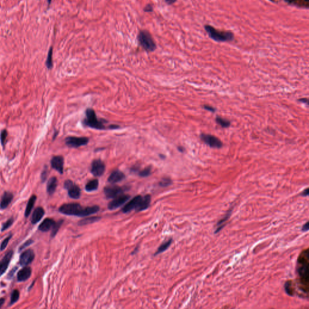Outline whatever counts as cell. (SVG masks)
Segmentation results:
<instances>
[{
  "label": "cell",
  "mask_w": 309,
  "mask_h": 309,
  "mask_svg": "<svg viewBox=\"0 0 309 309\" xmlns=\"http://www.w3.org/2000/svg\"><path fill=\"white\" fill-rule=\"evenodd\" d=\"M100 210L98 206H92L83 208L80 204L76 203L65 204L62 205L59 211L62 214L68 216H76L78 217H86L97 213Z\"/></svg>",
  "instance_id": "cell-1"
},
{
  "label": "cell",
  "mask_w": 309,
  "mask_h": 309,
  "mask_svg": "<svg viewBox=\"0 0 309 309\" xmlns=\"http://www.w3.org/2000/svg\"><path fill=\"white\" fill-rule=\"evenodd\" d=\"M297 272L300 278L299 283L301 286L299 289L307 295L308 290L304 286L308 288V251H304L298 258L297 264Z\"/></svg>",
  "instance_id": "cell-2"
},
{
  "label": "cell",
  "mask_w": 309,
  "mask_h": 309,
  "mask_svg": "<svg viewBox=\"0 0 309 309\" xmlns=\"http://www.w3.org/2000/svg\"><path fill=\"white\" fill-rule=\"evenodd\" d=\"M137 39L139 45L147 52H153L157 49V45L150 33L146 30L139 31Z\"/></svg>",
  "instance_id": "cell-3"
},
{
  "label": "cell",
  "mask_w": 309,
  "mask_h": 309,
  "mask_svg": "<svg viewBox=\"0 0 309 309\" xmlns=\"http://www.w3.org/2000/svg\"><path fill=\"white\" fill-rule=\"evenodd\" d=\"M205 29L209 36L217 42H225L232 41L234 38V35L228 32H220L216 30L211 26L207 25Z\"/></svg>",
  "instance_id": "cell-4"
},
{
  "label": "cell",
  "mask_w": 309,
  "mask_h": 309,
  "mask_svg": "<svg viewBox=\"0 0 309 309\" xmlns=\"http://www.w3.org/2000/svg\"><path fill=\"white\" fill-rule=\"evenodd\" d=\"M84 124L90 127L97 129H104L105 126L97 119L95 111L90 108L86 111V118L84 120Z\"/></svg>",
  "instance_id": "cell-5"
},
{
  "label": "cell",
  "mask_w": 309,
  "mask_h": 309,
  "mask_svg": "<svg viewBox=\"0 0 309 309\" xmlns=\"http://www.w3.org/2000/svg\"><path fill=\"white\" fill-rule=\"evenodd\" d=\"M89 142V139L86 137L69 136L65 139V144L67 146L73 148L86 145Z\"/></svg>",
  "instance_id": "cell-6"
},
{
  "label": "cell",
  "mask_w": 309,
  "mask_h": 309,
  "mask_svg": "<svg viewBox=\"0 0 309 309\" xmlns=\"http://www.w3.org/2000/svg\"><path fill=\"white\" fill-rule=\"evenodd\" d=\"M201 139L207 145L213 148H221L223 145L222 141L217 137L209 135L202 133L201 135Z\"/></svg>",
  "instance_id": "cell-7"
},
{
  "label": "cell",
  "mask_w": 309,
  "mask_h": 309,
  "mask_svg": "<svg viewBox=\"0 0 309 309\" xmlns=\"http://www.w3.org/2000/svg\"><path fill=\"white\" fill-rule=\"evenodd\" d=\"M142 197L141 196H136L130 200L122 209V211L124 213L130 212V211L135 210L136 212L139 207Z\"/></svg>",
  "instance_id": "cell-8"
},
{
  "label": "cell",
  "mask_w": 309,
  "mask_h": 309,
  "mask_svg": "<svg viewBox=\"0 0 309 309\" xmlns=\"http://www.w3.org/2000/svg\"><path fill=\"white\" fill-rule=\"evenodd\" d=\"M105 171V163L100 160L93 161L91 165V172L92 174L96 177L101 176Z\"/></svg>",
  "instance_id": "cell-9"
},
{
  "label": "cell",
  "mask_w": 309,
  "mask_h": 309,
  "mask_svg": "<svg viewBox=\"0 0 309 309\" xmlns=\"http://www.w3.org/2000/svg\"><path fill=\"white\" fill-rule=\"evenodd\" d=\"M123 192L124 190L123 188L117 186L106 187L104 189L105 195L108 199H114L116 197H118V196L123 195Z\"/></svg>",
  "instance_id": "cell-10"
},
{
  "label": "cell",
  "mask_w": 309,
  "mask_h": 309,
  "mask_svg": "<svg viewBox=\"0 0 309 309\" xmlns=\"http://www.w3.org/2000/svg\"><path fill=\"white\" fill-rule=\"evenodd\" d=\"M129 198L130 196L129 195H121L114 198V199L108 204V208L111 210H113L119 208L126 203Z\"/></svg>",
  "instance_id": "cell-11"
},
{
  "label": "cell",
  "mask_w": 309,
  "mask_h": 309,
  "mask_svg": "<svg viewBox=\"0 0 309 309\" xmlns=\"http://www.w3.org/2000/svg\"><path fill=\"white\" fill-rule=\"evenodd\" d=\"M34 258V251L31 249H27L21 254L20 258V264L23 266H26L30 264Z\"/></svg>",
  "instance_id": "cell-12"
},
{
  "label": "cell",
  "mask_w": 309,
  "mask_h": 309,
  "mask_svg": "<svg viewBox=\"0 0 309 309\" xmlns=\"http://www.w3.org/2000/svg\"><path fill=\"white\" fill-rule=\"evenodd\" d=\"M14 254L13 251H10L6 254L3 259L0 261V276L7 270Z\"/></svg>",
  "instance_id": "cell-13"
},
{
  "label": "cell",
  "mask_w": 309,
  "mask_h": 309,
  "mask_svg": "<svg viewBox=\"0 0 309 309\" xmlns=\"http://www.w3.org/2000/svg\"><path fill=\"white\" fill-rule=\"evenodd\" d=\"M64 160L61 156H56L53 157L51 160V166L53 169L57 170L61 174L64 172Z\"/></svg>",
  "instance_id": "cell-14"
},
{
  "label": "cell",
  "mask_w": 309,
  "mask_h": 309,
  "mask_svg": "<svg viewBox=\"0 0 309 309\" xmlns=\"http://www.w3.org/2000/svg\"><path fill=\"white\" fill-rule=\"evenodd\" d=\"M32 274V269L30 267L25 266L21 269L17 274V279L18 281H24L29 279Z\"/></svg>",
  "instance_id": "cell-15"
},
{
  "label": "cell",
  "mask_w": 309,
  "mask_h": 309,
  "mask_svg": "<svg viewBox=\"0 0 309 309\" xmlns=\"http://www.w3.org/2000/svg\"><path fill=\"white\" fill-rule=\"evenodd\" d=\"M125 178L124 174L120 170H115L112 172L108 178V182L111 184H115L119 183Z\"/></svg>",
  "instance_id": "cell-16"
},
{
  "label": "cell",
  "mask_w": 309,
  "mask_h": 309,
  "mask_svg": "<svg viewBox=\"0 0 309 309\" xmlns=\"http://www.w3.org/2000/svg\"><path fill=\"white\" fill-rule=\"evenodd\" d=\"M14 198V195L12 193L6 192L3 194L1 202H0V208L2 209L6 208L8 205L11 204Z\"/></svg>",
  "instance_id": "cell-17"
},
{
  "label": "cell",
  "mask_w": 309,
  "mask_h": 309,
  "mask_svg": "<svg viewBox=\"0 0 309 309\" xmlns=\"http://www.w3.org/2000/svg\"><path fill=\"white\" fill-rule=\"evenodd\" d=\"M44 214H45L44 210L42 207L36 208L34 210V212L33 213V214L32 216V219H31L32 223L36 224L38 222H39L41 220L42 217L44 216Z\"/></svg>",
  "instance_id": "cell-18"
},
{
  "label": "cell",
  "mask_w": 309,
  "mask_h": 309,
  "mask_svg": "<svg viewBox=\"0 0 309 309\" xmlns=\"http://www.w3.org/2000/svg\"><path fill=\"white\" fill-rule=\"evenodd\" d=\"M55 223L53 219L47 218L40 224L38 229L42 232H47L53 228Z\"/></svg>",
  "instance_id": "cell-19"
},
{
  "label": "cell",
  "mask_w": 309,
  "mask_h": 309,
  "mask_svg": "<svg viewBox=\"0 0 309 309\" xmlns=\"http://www.w3.org/2000/svg\"><path fill=\"white\" fill-rule=\"evenodd\" d=\"M67 190H68V195L71 198L77 199L80 197L81 192L80 188L73 183Z\"/></svg>",
  "instance_id": "cell-20"
},
{
  "label": "cell",
  "mask_w": 309,
  "mask_h": 309,
  "mask_svg": "<svg viewBox=\"0 0 309 309\" xmlns=\"http://www.w3.org/2000/svg\"><path fill=\"white\" fill-rule=\"evenodd\" d=\"M232 211H233V209H230L227 212V213L225 214V216L223 217H222V219H221L217 222L216 227V229L214 231V233L215 234H217V233H219V231L223 228V226L226 224V222L229 219V217H230V216H231V214L232 213Z\"/></svg>",
  "instance_id": "cell-21"
},
{
  "label": "cell",
  "mask_w": 309,
  "mask_h": 309,
  "mask_svg": "<svg viewBox=\"0 0 309 309\" xmlns=\"http://www.w3.org/2000/svg\"><path fill=\"white\" fill-rule=\"evenodd\" d=\"M58 186V179L56 177H52L51 178L47 183V193L50 195H53V193L55 192L56 188Z\"/></svg>",
  "instance_id": "cell-22"
},
{
  "label": "cell",
  "mask_w": 309,
  "mask_h": 309,
  "mask_svg": "<svg viewBox=\"0 0 309 309\" xmlns=\"http://www.w3.org/2000/svg\"><path fill=\"white\" fill-rule=\"evenodd\" d=\"M150 202H151V197L150 195H145V196L142 197L139 207L137 212L142 211H144V210H146L147 208H148V207H149V205L150 204Z\"/></svg>",
  "instance_id": "cell-23"
},
{
  "label": "cell",
  "mask_w": 309,
  "mask_h": 309,
  "mask_svg": "<svg viewBox=\"0 0 309 309\" xmlns=\"http://www.w3.org/2000/svg\"><path fill=\"white\" fill-rule=\"evenodd\" d=\"M36 201V196L35 195H33L30 198V199L27 203L26 211H25V217L26 218L28 217V216L30 215V214L35 205V203Z\"/></svg>",
  "instance_id": "cell-24"
},
{
  "label": "cell",
  "mask_w": 309,
  "mask_h": 309,
  "mask_svg": "<svg viewBox=\"0 0 309 309\" xmlns=\"http://www.w3.org/2000/svg\"><path fill=\"white\" fill-rule=\"evenodd\" d=\"M98 187V181L97 179H92L89 181L85 186V190L88 192H93L96 190Z\"/></svg>",
  "instance_id": "cell-25"
},
{
  "label": "cell",
  "mask_w": 309,
  "mask_h": 309,
  "mask_svg": "<svg viewBox=\"0 0 309 309\" xmlns=\"http://www.w3.org/2000/svg\"><path fill=\"white\" fill-rule=\"evenodd\" d=\"M100 219V218L98 217H91L85 218V219H83L82 220H80L78 223V225H80V226H84V225H89V224L96 222L98 221Z\"/></svg>",
  "instance_id": "cell-26"
},
{
  "label": "cell",
  "mask_w": 309,
  "mask_h": 309,
  "mask_svg": "<svg viewBox=\"0 0 309 309\" xmlns=\"http://www.w3.org/2000/svg\"><path fill=\"white\" fill-rule=\"evenodd\" d=\"M172 239H169V240H167V241L165 242L164 243H163V244H162V245H161L158 248V249H157V251L156 253L154 254V255H158V254H160V253H161V252H164V251H165L166 250H167V249L169 248V246H170V245L172 244Z\"/></svg>",
  "instance_id": "cell-27"
},
{
  "label": "cell",
  "mask_w": 309,
  "mask_h": 309,
  "mask_svg": "<svg viewBox=\"0 0 309 309\" xmlns=\"http://www.w3.org/2000/svg\"><path fill=\"white\" fill-rule=\"evenodd\" d=\"M45 64H46L47 68H48V69L52 68L53 65V47H50V48L48 51Z\"/></svg>",
  "instance_id": "cell-28"
},
{
  "label": "cell",
  "mask_w": 309,
  "mask_h": 309,
  "mask_svg": "<svg viewBox=\"0 0 309 309\" xmlns=\"http://www.w3.org/2000/svg\"><path fill=\"white\" fill-rule=\"evenodd\" d=\"M216 121L217 124H220L223 127H228L231 124L229 121L220 117H217L216 118Z\"/></svg>",
  "instance_id": "cell-29"
},
{
  "label": "cell",
  "mask_w": 309,
  "mask_h": 309,
  "mask_svg": "<svg viewBox=\"0 0 309 309\" xmlns=\"http://www.w3.org/2000/svg\"><path fill=\"white\" fill-rule=\"evenodd\" d=\"M284 288L286 293L290 296H293L294 294V290L293 287V284L291 281H287L284 284Z\"/></svg>",
  "instance_id": "cell-30"
},
{
  "label": "cell",
  "mask_w": 309,
  "mask_h": 309,
  "mask_svg": "<svg viewBox=\"0 0 309 309\" xmlns=\"http://www.w3.org/2000/svg\"><path fill=\"white\" fill-rule=\"evenodd\" d=\"M63 222H64V220H61L59 222L55 223V225L53 226V227L52 228V234H51L52 237H54L56 235V234L58 233L60 227L61 226L62 224L63 223Z\"/></svg>",
  "instance_id": "cell-31"
},
{
  "label": "cell",
  "mask_w": 309,
  "mask_h": 309,
  "mask_svg": "<svg viewBox=\"0 0 309 309\" xmlns=\"http://www.w3.org/2000/svg\"><path fill=\"white\" fill-rule=\"evenodd\" d=\"M20 297V293L18 290H14L12 294H11V302L10 305H12L14 303H15L19 299Z\"/></svg>",
  "instance_id": "cell-32"
},
{
  "label": "cell",
  "mask_w": 309,
  "mask_h": 309,
  "mask_svg": "<svg viewBox=\"0 0 309 309\" xmlns=\"http://www.w3.org/2000/svg\"><path fill=\"white\" fill-rule=\"evenodd\" d=\"M8 137V132L6 129H4L2 131L1 135H0V139H1V142L3 146H4L6 144V139Z\"/></svg>",
  "instance_id": "cell-33"
},
{
  "label": "cell",
  "mask_w": 309,
  "mask_h": 309,
  "mask_svg": "<svg viewBox=\"0 0 309 309\" xmlns=\"http://www.w3.org/2000/svg\"><path fill=\"white\" fill-rule=\"evenodd\" d=\"M172 183V180L170 178H163L161 181V182L160 183V186L163 187H168L169 186L171 185Z\"/></svg>",
  "instance_id": "cell-34"
},
{
  "label": "cell",
  "mask_w": 309,
  "mask_h": 309,
  "mask_svg": "<svg viewBox=\"0 0 309 309\" xmlns=\"http://www.w3.org/2000/svg\"><path fill=\"white\" fill-rule=\"evenodd\" d=\"M12 234H11L9 236H8L7 238H6V239L3 240V242L2 243V244H1V246H0V251H3V250H5V248H6V246H8V243H9V240H11V239L12 238Z\"/></svg>",
  "instance_id": "cell-35"
},
{
  "label": "cell",
  "mask_w": 309,
  "mask_h": 309,
  "mask_svg": "<svg viewBox=\"0 0 309 309\" xmlns=\"http://www.w3.org/2000/svg\"><path fill=\"white\" fill-rule=\"evenodd\" d=\"M14 222V218H11L10 219H9L5 223H4L3 225L2 231H4L8 229V228H9L12 225Z\"/></svg>",
  "instance_id": "cell-36"
},
{
  "label": "cell",
  "mask_w": 309,
  "mask_h": 309,
  "mask_svg": "<svg viewBox=\"0 0 309 309\" xmlns=\"http://www.w3.org/2000/svg\"><path fill=\"white\" fill-rule=\"evenodd\" d=\"M151 173V167H147L142 170V171L139 172V175L141 177H147L149 176Z\"/></svg>",
  "instance_id": "cell-37"
},
{
  "label": "cell",
  "mask_w": 309,
  "mask_h": 309,
  "mask_svg": "<svg viewBox=\"0 0 309 309\" xmlns=\"http://www.w3.org/2000/svg\"><path fill=\"white\" fill-rule=\"evenodd\" d=\"M33 243V240H32V239H30V240H29L26 241V242L23 245H22L21 246V247H20V249H19V251H21L24 250L26 248H27V246H30V245H32Z\"/></svg>",
  "instance_id": "cell-38"
},
{
  "label": "cell",
  "mask_w": 309,
  "mask_h": 309,
  "mask_svg": "<svg viewBox=\"0 0 309 309\" xmlns=\"http://www.w3.org/2000/svg\"><path fill=\"white\" fill-rule=\"evenodd\" d=\"M47 174H48V170H47V166H45L44 170L42 172V174H41V180H42V183L45 181L47 177Z\"/></svg>",
  "instance_id": "cell-39"
},
{
  "label": "cell",
  "mask_w": 309,
  "mask_h": 309,
  "mask_svg": "<svg viewBox=\"0 0 309 309\" xmlns=\"http://www.w3.org/2000/svg\"><path fill=\"white\" fill-rule=\"evenodd\" d=\"M153 11V7L151 5L148 4L145 6V7L144 8V12H151Z\"/></svg>",
  "instance_id": "cell-40"
},
{
  "label": "cell",
  "mask_w": 309,
  "mask_h": 309,
  "mask_svg": "<svg viewBox=\"0 0 309 309\" xmlns=\"http://www.w3.org/2000/svg\"><path fill=\"white\" fill-rule=\"evenodd\" d=\"M17 269H18V267H14V268H13V269H12L9 272V273H8V279H11V278L14 276V273H15V272H16V270H17Z\"/></svg>",
  "instance_id": "cell-41"
},
{
  "label": "cell",
  "mask_w": 309,
  "mask_h": 309,
  "mask_svg": "<svg viewBox=\"0 0 309 309\" xmlns=\"http://www.w3.org/2000/svg\"><path fill=\"white\" fill-rule=\"evenodd\" d=\"M204 109H205L208 110V111H211V112H214V111H216L215 108H214L213 107L210 106H209V105H205V106H204Z\"/></svg>",
  "instance_id": "cell-42"
},
{
  "label": "cell",
  "mask_w": 309,
  "mask_h": 309,
  "mask_svg": "<svg viewBox=\"0 0 309 309\" xmlns=\"http://www.w3.org/2000/svg\"><path fill=\"white\" fill-rule=\"evenodd\" d=\"M308 228H309V226H308V222H306V223H305L302 226V231L303 232L308 231Z\"/></svg>",
  "instance_id": "cell-43"
},
{
  "label": "cell",
  "mask_w": 309,
  "mask_h": 309,
  "mask_svg": "<svg viewBox=\"0 0 309 309\" xmlns=\"http://www.w3.org/2000/svg\"><path fill=\"white\" fill-rule=\"evenodd\" d=\"M308 189H306L305 190H304L302 193H301V196H307L308 195Z\"/></svg>",
  "instance_id": "cell-44"
},
{
  "label": "cell",
  "mask_w": 309,
  "mask_h": 309,
  "mask_svg": "<svg viewBox=\"0 0 309 309\" xmlns=\"http://www.w3.org/2000/svg\"><path fill=\"white\" fill-rule=\"evenodd\" d=\"M176 2V0H165V2L169 5H171L175 3Z\"/></svg>",
  "instance_id": "cell-45"
},
{
  "label": "cell",
  "mask_w": 309,
  "mask_h": 309,
  "mask_svg": "<svg viewBox=\"0 0 309 309\" xmlns=\"http://www.w3.org/2000/svg\"><path fill=\"white\" fill-rule=\"evenodd\" d=\"M5 300L4 298H0V307H2V305L5 303Z\"/></svg>",
  "instance_id": "cell-46"
},
{
  "label": "cell",
  "mask_w": 309,
  "mask_h": 309,
  "mask_svg": "<svg viewBox=\"0 0 309 309\" xmlns=\"http://www.w3.org/2000/svg\"><path fill=\"white\" fill-rule=\"evenodd\" d=\"M299 100V101H302V102H303V103H307V104L308 103V100H307V98H301V99H300V100Z\"/></svg>",
  "instance_id": "cell-47"
},
{
  "label": "cell",
  "mask_w": 309,
  "mask_h": 309,
  "mask_svg": "<svg viewBox=\"0 0 309 309\" xmlns=\"http://www.w3.org/2000/svg\"><path fill=\"white\" fill-rule=\"evenodd\" d=\"M178 150H179L180 151L183 152V151H184V148L183 147H178Z\"/></svg>",
  "instance_id": "cell-48"
},
{
  "label": "cell",
  "mask_w": 309,
  "mask_h": 309,
  "mask_svg": "<svg viewBox=\"0 0 309 309\" xmlns=\"http://www.w3.org/2000/svg\"><path fill=\"white\" fill-rule=\"evenodd\" d=\"M47 2H48V5H50L51 4V3H52V0H47Z\"/></svg>",
  "instance_id": "cell-49"
},
{
  "label": "cell",
  "mask_w": 309,
  "mask_h": 309,
  "mask_svg": "<svg viewBox=\"0 0 309 309\" xmlns=\"http://www.w3.org/2000/svg\"><path fill=\"white\" fill-rule=\"evenodd\" d=\"M304 1H305V2H308L309 0H304Z\"/></svg>",
  "instance_id": "cell-50"
}]
</instances>
